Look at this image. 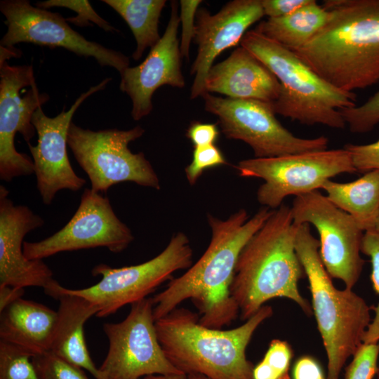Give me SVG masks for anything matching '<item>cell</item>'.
Wrapping results in <instances>:
<instances>
[{"instance_id":"6da1fadb","label":"cell","mask_w":379,"mask_h":379,"mask_svg":"<svg viewBox=\"0 0 379 379\" xmlns=\"http://www.w3.org/2000/svg\"><path fill=\"white\" fill-rule=\"evenodd\" d=\"M272 211L262 207L248 218L242 208L225 220L208 214L210 243L193 265L182 275L171 279L166 288L152 298L155 321L190 299L197 307L199 322L203 326L222 329L231 324L239 314L230 293L238 258Z\"/></svg>"},{"instance_id":"7a4b0ae2","label":"cell","mask_w":379,"mask_h":379,"mask_svg":"<svg viewBox=\"0 0 379 379\" xmlns=\"http://www.w3.org/2000/svg\"><path fill=\"white\" fill-rule=\"evenodd\" d=\"M329 17L293 51L334 87L346 92L379 81V0H326Z\"/></svg>"},{"instance_id":"3957f363","label":"cell","mask_w":379,"mask_h":379,"mask_svg":"<svg viewBox=\"0 0 379 379\" xmlns=\"http://www.w3.org/2000/svg\"><path fill=\"white\" fill-rule=\"evenodd\" d=\"M296 228L291 207L282 204L241 251L230 293L241 320L277 298L293 300L307 315L313 314L298 288L305 273L295 251Z\"/></svg>"},{"instance_id":"277c9868","label":"cell","mask_w":379,"mask_h":379,"mask_svg":"<svg viewBox=\"0 0 379 379\" xmlns=\"http://www.w3.org/2000/svg\"><path fill=\"white\" fill-rule=\"evenodd\" d=\"M272 314V307L265 305L244 324L222 330L203 326L199 314L178 307L156 320L155 328L166 357L181 373L209 379H253L246 348Z\"/></svg>"},{"instance_id":"5b68a950","label":"cell","mask_w":379,"mask_h":379,"mask_svg":"<svg viewBox=\"0 0 379 379\" xmlns=\"http://www.w3.org/2000/svg\"><path fill=\"white\" fill-rule=\"evenodd\" d=\"M295 248L309 283L312 309L328 359L326 379H339L343 366L363 343L371 308L352 289L337 288L321 260L310 225H296Z\"/></svg>"},{"instance_id":"8992f818","label":"cell","mask_w":379,"mask_h":379,"mask_svg":"<svg viewBox=\"0 0 379 379\" xmlns=\"http://www.w3.org/2000/svg\"><path fill=\"white\" fill-rule=\"evenodd\" d=\"M241 46L274 74L280 84L274 112L305 125L321 124L342 129L340 110L356 106V95L341 91L322 79L293 51L255 29L248 31Z\"/></svg>"},{"instance_id":"52a82bcc","label":"cell","mask_w":379,"mask_h":379,"mask_svg":"<svg viewBox=\"0 0 379 379\" xmlns=\"http://www.w3.org/2000/svg\"><path fill=\"white\" fill-rule=\"evenodd\" d=\"M144 133L140 126L126 131H95L72 122L67 145L87 174L94 192H105L112 185L127 181L159 190L158 176L145 154H134L128 148L129 143Z\"/></svg>"},{"instance_id":"ba28073f","label":"cell","mask_w":379,"mask_h":379,"mask_svg":"<svg viewBox=\"0 0 379 379\" xmlns=\"http://www.w3.org/2000/svg\"><path fill=\"white\" fill-rule=\"evenodd\" d=\"M241 177L264 180L257 200L272 210L285 198L318 190L326 181L341 173L357 172L350 152L345 147L270 158L240 161L235 166Z\"/></svg>"},{"instance_id":"9c48e42d","label":"cell","mask_w":379,"mask_h":379,"mask_svg":"<svg viewBox=\"0 0 379 379\" xmlns=\"http://www.w3.org/2000/svg\"><path fill=\"white\" fill-rule=\"evenodd\" d=\"M192 248L183 232H178L166 247L157 256L145 262L119 268L99 264L92 270L93 276L100 275V281L87 288L69 289L84 297L98 309V317L117 312L126 305H131L147 298L176 271L188 269L192 265Z\"/></svg>"},{"instance_id":"30bf717a","label":"cell","mask_w":379,"mask_h":379,"mask_svg":"<svg viewBox=\"0 0 379 379\" xmlns=\"http://www.w3.org/2000/svg\"><path fill=\"white\" fill-rule=\"evenodd\" d=\"M205 110L218 119L227 138L241 140L255 158H270L328 149L325 136L297 137L277 119L270 102L220 98L205 93Z\"/></svg>"},{"instance_id":"8fae6325","label":"cell","mask_w":379,"mask_h":379,"mask_svg":"<svg viewBox=\"0 0 379 379\" xmlns=\"http://www.w3.org/2000/svg\"><path fill=\"white\" fill-rule=\"evenodd\" d=\"M152 298L131 305L119 323H105L109 348L95 379H140L150 375L182 373L167 359L159 343Z\"/></svg>"},{"instance_id":"7c38bea8","label":"cell","mask_w":379,"mask_h":379,"mask_svg":"<svg viewBox=\"0 0 379 379\" xmlns=\"http://www.w3.org/2000/svg\"><path fill=\"white\" fill-rule=\"evenodd\" d=\"M291 211L295 225L306 223L316 228L319 253L330 277L353 289L364 264L361 256L364 232L353 218L318 190L295 197Z\"/></svg>"},{"instance_id":"4fadbf2b","label":"cell","mask_w":379,"mask_h":379,"mask_svg":"<svg viewBox=\"0 0 379 379\" xmlns=\"http://www.w3.org/2000/svg\"><path fill=\"white\" fill-rule=\"evenodd\" d=\"M49 100L40 93L32 65H10L0 62V178L34 173L33 161L15 147V135L20 133L27 145L36 129L32 123L35 111Z\"/></svg>"},{"instance_id":"5bb4252c","label":"cell","mask_w":379,"mask_h":379,"mask_svg":"<svg viewBox=\"0 0 379 379\" xmlns=\"http://www.w3.org/2000/svg\"><path fill=\"white\" fill-rule=\"evenodd\" d=\"M0 11L8 27L0 42L2 47L13 48L20 43H31L62 48L81 56L93 57L100 65L113 67L120 74L129 67L127 56L87 40L58 13L34 6L27 0L1 1Z\"/></svg>"},{"instance_id":"9a60e30c","label":"cell","mask_w":379,"mask_h":379,"mask_svg":"<svg viewBox=\"0 0 379 379\" xmlns=\"http://www.w3.org/2000/svg\"><path fill=\"white\" fill-rule=\"evenodd\" d=\"M133 239L130 229L114 212L109 199L91 189H85L69 221L45 239L24 241L23 252L29 260H42L63 251L96 247L120 253Z\"/></svg>"},{"instance_id":"2e32d148","label":"cell","mask_w":379,"mask_h":379,"mask_svg":"<svg viewBox=\"0 0 379 379\" xmlns=\"http://www.w3.org/2000/svg\"><path fill=\"white\" fill-rule=\"evenodd\" d=\"M111 80L108 77L91 86L80 95L67 111L64 109L55 117H47L41 107L34 113L32 123L38 140L36 145L28 144V147L33 159L36 187L46 205L51 204L58 191H79L86 184L69 162L67 152L68 131L79 107L89 96L104 89Z\"/></svg>"},{"instance_id":"e0dca14e","label":"cell","mask_w":379,"mask_h":379,"mask_svg":"<svg viewBox=\"0 0 379 379\" xmlns=\"http://www.w3.org/2000/svg\"><path fill=\"white\" fill-rule=\"evenodd\" d=\"M264 15L261 0H234L215 14L204 8L198 9L193 39L198 48L191 69L194 75L191 99L206 93L205 81L215 59L241 42L248 29Z\"/></svg>"},{"instance_id":"ac0fdd59","label":"cell","mask_w":379,"mask_h":379,"mask_svg":"<svg viewBox=\"0 0 379 379\" xmlns=\"http://www.w3.org/2000/svg\"><path fill=\"white\" fill-rule=\"evenodd\" d=\"M9 192L0 186V286L41 287L44 291L57 281L42 260H29L23 252V239L44 220L27 206L15 205Z\"/></svg>"},{"instance_id":"d6986e66","label":"cell","mask_w":379,"mask_h":379,"mask_svg":"<svg viewBox=\"0 0 379 379\" xmlns=\"http://www.w3.org/2000/svg\"><path fill=\"white\" fill-rule=\"evenodd\" d=\"M171 4V17L159 42L150 49L142 63L128 67L120 74L119 88L131 100V114L135 121L152 112V98L157 89L164 85L179 88L185 86L178 38L180 16L177 4L173 1Z\"/></svg>"},{"instance_id":"ffe728a7","label":"cell","mask_w":379,"mask_h":379,"mask_svg":"<svg viewBox=\"0 0 379 379\" xmlns=\"http://www.w3.org/2000/svg\"><path fill=\"white\" fill-rule=\"evenodd\" d=\"M205 91L233 99L272 103L279 95L280 84L266 65L241 46L225 60L211 67Z\"/></svg>"},{"instance_id":"44dd1931","label":"cell","mask_w":379,"mask_h":379,"mask_svg":"<svg viewBox=\"0 0 379 379\" xmlns=\"http://www.w3.org/2000/svg\"><path fill=\"white\" fill-rule=\"evenodd\" d=\"M45 293L59 301L50 350L95 378L98 368L90 356L84 326L88 319L98 314V307L84 297L70 293L58 281Z\"/></svg>"},{"instance_id":"7402d4cb","label":"cell","mask_w":379,"mask_h":379,"mask_svg":"<svg viewBox=\"0 0 379 379\" xmlns=\"http://www.w3.org/2000/svg\"><path fill=\"white\" fill-rule=\"evenodd\" d=\"M57 317L48 307L20 298L0 312V340L33 356L50 350Z\"/></svg>"},{"instance_id":"603a6c76","label":"cell","mask_w":379,"mask_h":379,"mask_svg":"<svg viewBox=\"0 0 379 379\" xmlns=\"http://www.w3.org/2000/svg\"><path fill=\"white\" fill-rule=\"evenodd\" d=\"M321 189L335 206L353 218L364 232L374 230L379 213V170L366 172L348 182L328 180Z\"/></svg>"},{"instance_id":"cb8c5ba5","label":"cell","mask_w":379,"mask_h":379,"mask_svg":"<svg viewBox=\"0 0 379 379\" xmlns=\"http://www.w3.org/2000/svg\"><path fill=\"white\" fill-rule=\"evenodd\" d=\"M329 11L317 1H310L284 17L267 18L255 29L264 36L294 51L309 42L324 27Z\"/></svg>"},{"instance_id":"d4e9b609","label":"cell","mask_w":379,"mask_h":379,"mask_svg":"<svg viewBox=\"0 0 379 379\" xmlns=\"http://www.w3.org/2000/svg\"><path fill=\"white\" fill-rule=\"evenodd\" d=\"M126 21L135 37L136 48L132 58L140 59L145 51L160 40L159 21L165 0H102Z\"/></svg>"},{"instance_id":"484cf974","label":"cell","mask_w":379,"mask_h":379,"mask_svg":"<svg viewBox=\"0 0 379 379\" xmlns=\"http://www.w3.org/2000/svg\"><path fill=\"white\" fill-rule=\"evenodd\" d=\"M293 352L285 340L273 339L263 359L253 368V379H290Z\"/></svg>"},{"instance_id":"4316f807","label":"cell","mask_w":379,"mask_h":379,"mask_svg":"<svg viewBox=\"0 0 379 379\" xmlns=\"http://www.w3.org/2000/svg\"><path fill=\"white\" fill-rule=\"evenodd\" d=\"M32 357L25 349L0 340V379H39Z\"/></svg>"},{"instance_id":"83f0119b","label":"cell","mask_w":379,"mask_h":379,"mask_svg":"<svg viewBox=\"0 0 379 379\" xmlns=\"http://www.w3.org/2000/svg\"><path fill=\"white\" fill-rule=\"evenodd\" d=\"M39 379H89L83 369L51 350L32 358Z\"/></svg>"},{"instance_id":"f1b7e54d","label":"cell","mask_w":379,"mask_h":379,"mask_svg":"<svg viewBox=\"0 0 379 379\" xmlns=\"http://www.w3.org/2000/svg\"><path fill=\"white\" fill-rule=\"evenodd\" d=\"M361 253L370 258L371 263V279L373 287L379 295V233L375 230L365 232L363 235ZM375 314L363 338V343L379 342V302L372 308Z\"/></svg>"},{"instance_id":"f546056e","label":"cell","mask_w":379,"mask_h":379,"mask_svg":"<svg viewBox=\"0 0 379 379\" xmlns=\"http://www.w3.org/2000/svg\"><path fill=\"white\" fill-rule=\"evenodd\" d=\"M36 6L48 9L53 7H62L71 9L78 15L67 18L66 20L79 27L91 26L92 22L106 32H119L114 27L102 18L91 7L88 1L77 0H47L36 3Z\"/></svg>"},{"instance_id":"4dcf8cb0","label":"cell","mask_w":379,"mask_h":379,"mask_svg":"<svg viewBox=\"0 0 379 379\" xmlns=\"http://www.w3.org/2000/svg\"><path fill=\"white\" fill-rule=\"evenodd\" d=\"M340 112L352 133L371 131L379 124V91L364 103L341 109Z\"/></svg>"},{"instance_id":"1f68e13d","label":"cell","mask_w":379,"mask_h":379,"mask_svg":"<svg viewBox=\"0 0 379 379\" xmlns=\"http://www.w3.org/2000/svg\"><path fill=\"white\" fill-rule=\"evenodd\" d=\"M379 342L363 343L345 368V379H373L378 370Z\"/></svg>"},{"instance_id":"d6a6232c","label":"cell","mask_w":379,"mask_h":379,"mask_svg":"<svg viewBox=\"0 0 379 379\" xmlns=\"http://www.w3.org/2000/svg\"><path fill=\"white\" fill-rule=\"evenodd\" d=\"M226 164L224 155L214 144L194 147L192 161L185 168L187 179L194 185L205 170Z\"/></svg>"},{"instance_id":"836d02e7","label":"cell","mask_w":379,"mask_h":379,"mask_svg":"<svg viewBox=\"0 0 379 379\" xmlns=\"http://www.w3.org/2000/svg\"><path fill=\"white\" fill-rule=\"evenodd\" d=\"M344 147L350 152L357 171L379 170V139L368 144L348 143Z\"/></svg>"},{"instance_id":"e575fe53","label":"cell","mask_w":379,"mask_h":379,"mask_svg":"<svg viewBox=\"0 0 379 379\" xmlns=\"http://www.w3.org/2000/svg\"><path fill=\"white\" fill-rule=\"evenodd\" d=\"M201 3V0H181L180 1V20L182 23L180 49L182 57H189L190 44L194 39L196 15Z\"/></svg>"},{"instance_id":"d590c367","label":"cell","mask_w":379,"mask_h":379,"mask_svg":"<svg viewBox=\"0 0 379 379\" xmlns=\"http://www.w3.org/2000/svg\"><path fill=\"white\" fill-rule=\"evenodd\" d=\"M219 135L218 128L214 124L192 123L187 129V136L194 147L213 145Z\"/></svg>"},{"instance_id":"8d00e7d4","label":"cell","mask_w":379,"mask_h":379,"mask_svg":"<svg viewBox=\"0 0 379 379\" xmlns=\"http://www.w3.org/2000/svg\"><path fill=\"white\" fill-rule=\"evenodd\" d=\"M310 0H261L265 15L269 18L290 15L307 4Z\"/></svg>"},{"instance_id":"74e56055","label":"cell","mask_w":379,"mask_h":379,"mask_svg":"<svg viewBox=\"0 0 379 379\" xmlns=\"http://www.w3.org/2000/svg\"><path fill=\"white\" fill-rule=\"evenodd\" d=\"M293 379H326L318 361L309 355L301 356L295 361Z\"/></svg>"},{"instance_id":"f35d334b","label":"cell","mask_w":379,"mask_h":379,"mask_svg":"<svg viewBox=\"0 0 379 379\" xmlns=\"http://www.w3.org/2000/svg\"><path fill=\"white\" fill-rule=\"evenodd\" d=\"M24 288L8 286H0V312L16 300L22 298Z\"/></svg>"},{"instance_id":"ab89813d","label":"cell","mask_w":379,"mask_h":379,"mask_svg":"<svg viewBox=\"0 0 379 379\" xmlns=\"http://www.w3.org/2000/svg\"><path fill=\"white\" fill-rule=\"evenodd\" d=\"M187 375L184 373L169 375H150L144 377L143 379H186Z\"/></svg>"},{"instance_id":"60d3db41","label":"cell","mask_w":379,"mask_h":379,"mask_svg":"<svg viewBox=\"0 0 379 379\" xmlns=\"http://www.w3.org/2000/svg\"><path fill=\"white\" fill-rule=\"evenodd\" d=\"M186 379H209V378L200 374H189V375H187Z\"/></svg>"},{"instance_id":"b9f144b4","label":"cell","mask_w":379,"mask_h":379,"mask_svg":"<svg viewBox=\"0 0 379 379\" xmlns=\"http://www.w3.org/2000/svg\"><path fill=\"white\" fill-rule=\"evenodd\" d=\"M373 230L379 233V213H378Z\"/></svg>"},{"instance_id":"7bdbcfd3","label":"cell","mask_w":379,"mask_h":379,"mask_svg":"<svg viewBox=\"0 0 379 379\" xmlns=\"http://www.w3.org/2000/svg\"><path fill=\"white\" fill-rule=\"evenodd\" d=\"M376 375H377L378 379H379V366H378V370H377Z\"/></svg>"}]
</instances>
